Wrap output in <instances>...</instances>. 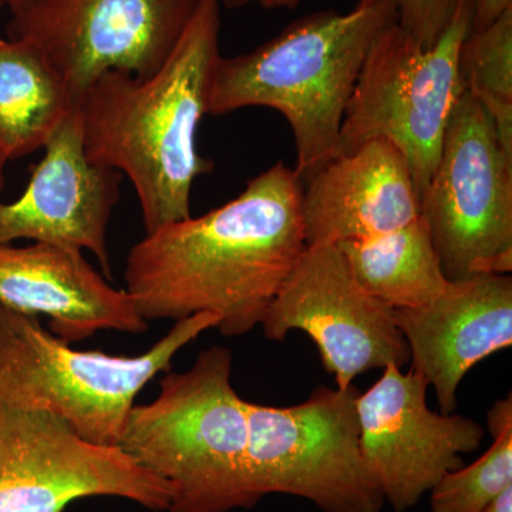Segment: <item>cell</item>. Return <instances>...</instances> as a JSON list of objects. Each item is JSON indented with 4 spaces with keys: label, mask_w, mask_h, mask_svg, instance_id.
Instances as JSON below:
<instances>
[{
    "label": "cell",
    "mask_w": 512,
    "mask_h": 512,
    "mask_svg": "<svg viewBox=\"0 0 512 512\" xmlns=\"http://www.w3.org/2000/svg\"><path fill=\"white\" fill-rule=\"evenodd\" d=\"M302 190L278 161L227 204L146 232L124 269L138 313L147 322L215 313L228 338L261 326L306 251Z\"/></svg>",
    "instance_id": "1"
},
{
    "label": "cell",
    "mask_w": 512,
    "mask_h": 512,
    "mask_svg": "<svg viewBox=\"0 0 512 512\" xmlns=\"http://www.w3.org/2000/svg\"><path fill=\"white\" fill-rule=\"evenodd\" d=\"M221 9L200 0L156 72L104 73L77 100L87 157L130 178L146 232L191 217L192 185L214 170L198 130L221 57Z\"/></svg>",
    "instance_id": "2"
},
{
    "label": "cell",
    "mask_w": 512,
    "mask_h": 512,
    "mask_svg": "<svg viewBox=\"0 0 512 512\" xmlns=\"http://www.w3.org/2000/svg\"><path fill=\"white\" fill-rule=\"evenodd\" d=\"M397 20L394 0L322 10L286 26L252 52L220 57L208 114L279 111L292 128L302 183L332 160L346 107L376 37Z\"/></svg>",
    "instance_id": "3"
},
{
    "label": "cell",
    "mask_w": 512,
    "mask_h": 512,
    "mask_svg": "<svg viewBox=\"0 0 512 512\" xmlns=\"http://www.w3.org/2000/svg\"><path fill=\"white\" fill-rule=\"evenodd\" d=\"M234 353L202 350L167 372L153 402L134 404L119 447L171 488L167 512H231L259 503L248 478L247 400L232 386Z\"/></svg>",
    "instance_id": "4"
},
{
    "label": "cell",
    "mask_w": 512,
    "mask_h": 512,
    "mask_svg": "<svg viewBox=\"0 0 512 512\" xmlns=\"http://www.w3.org/2000/svg\"><path fill=\"white\" fill-rule=\"evenodd\" d=\"M215 313L177 320L138 356L77 350L46 330L39 316L0 305V403L55 414L84 440L117 446L138 394L171 372L173 359L201 333L217 329Z\"/></svg>",
    "instance_id": "5"
},
{
    "label": "cell",
    "mask_w": 512,
    "mask_h": 512,
    "mask_svg": "<svg viewBox=\"0 0 512 512\" xmlns=\"http://www.w3.org/2000/svg\"><path fill=\"white\" fill-rule=\"evenodd\" d=\"M471 26L473 0H457L446 30L430 47L417 43L397 20L387 26L357 77L333 157L370 140L390 141L406 158L421 200L439 163L451 113L466 92L460 49Z\"/></svg>",
    "instance_id": "6"
},
{
    "label": "cell",
    "mask_w": 512,
    "mask_h": 512,
    "mask_svg": "<svg viewBox=\"0 0 512 512\" xmlns=\"http://www.w3.org/2000/svg\"><path fill=\"white\" fill-rule=\"evenodd\" d=\"M355 386H320L289 407L247 402L252 493L285 494L323 512H380L386 504L360 444Z\"/></svg>",
    "instance_id": "7"
},
{
    "label": "cell",
    "mask_w": 512,
    "mask_h": 512,
    "mask_svg": "<svg viewBox=\"0 0 512 512\" xmlns=\"http://www.w3.org/2000/svg\"><path fill=\"white\" fill-rule=\"evenodd\" d=\"M420 217L448 281L511 274L512 158L467 90L448 121Z\"/></svg>",
    "instance_id": "8"
},
{
    "label": "cell",
    "mask_w": 512,
    "mask_h": 512,
    "mask_svg": "<svg viewBox=\"0 0 512 512\" xmlns=\"http://www.w3.org/2000/svg\"><path fill=\"white\" fill-rule=\"evenodd\" d=\"M200 0H23L6 37L35 47L74 99L107 72L147 77L168 59Z\"/></svg>",
    "instance_id": "9"
},
{
    "label": "cell",
    "mask_w": 512,
    "mask_h": 512,
    "mask_svg": "<svg viewBox=\"0 0 512 512\" xmlns=\"http://www.w3.org/2000/svg\"><path fill=\"white\" fill-rule=\"evenodd\" d=\"M90 497L167 512L171 488L120 447L84 440L55 414L0 403V512H64Z\"/></svg>",
    "instance_id": "10"
},
{
    "label": "cell",
    "mask_w": 512,
    "mask_h": 512,
    "mask_svg": "<svg viewBox=\"0 0 512 512\" xmlns=\"http://www.w3.org/2000/svg\"><path fill=\"white\" fill-rule=\"evenodd\" d=\"M261 326L275 342L293 330L305 332L339 389L369 370L410 362L394 309L359 285L338 245L306 247Z\"/></svg>",
    "instance_id": "11"
},
{
    "label": "cell",
    "mask_w": 512,
    "mask_h": 512,
    "mask_svg": "<svg viewBox=\"0 0 512 512\" xmlns=\"http://www.w3.org/2000/svg\"><path fill=\"white\" fill-rule=\"evenodd\" d=\"M429 387L412 367L404 373L387 366L357 397L363 456L396 512L419 504L441 478L464 466L461 456L483 443L484 429L476 420L427 406Z\"/></svg>",
    "instance_id": "12"
},
{
    "label": "cell",
    "mask_w": 512,
    "mask_h": 512,
    "mask_svg": "<svg viewBox=\"0 0 512 512\" xmlns=\"http://www.w3.org/2000/svg\"><path fill=\"white\" fill-rule=\"evenodd\" d=\"M43 150L45 156L33 167L23 194L16 201L0 202V242L29 239L86 249L111 279L107 234L123 174L89 160L77 106Z\"/></svg>",
    "instance_id": "13"
},
{
    "label": "cell",
    "mask_w": 512,
    "mask_h": 512,
    "mask_svg": "<svg viewBox=\"0 0 512 512\" xmlns=\"http://www.w3.org/2000/svg\"><path fill=\"white\" fill-rule=\"evenodd\" d=\"M394 318L409 345L412 369L433 387L440 413H454L467 373L512 345L511 275L448 281L439 298L394 311Z\"/></svg>",
    "instance_id": "14"
},
{
    "label": "cell",
    "mask_w": 512,
    "mask_h": 512,
    "mask_svg": "<svg viewBox=\"0 0 512 512\" xmlns=\"http://www.w3.org/2000/svg\"><path fill=\"white\" fill-rule=\"evenodd\" d=\"M0 305L46 316L50 332L70 345L100 330L138 335L148 329L126 289L111 285L83 251L47 242H0Z\"/></svg>",
    "instance_id": "15"
},
{
    "label": "cell",
    "mask_w": 512,
    "mask_h": 512,
    "mask_svg": "<svg viewBox=\"0 0 512 512\" xmlns=\"http://www.w3.org/2000/svg\"><path fill=\"white\" fill-rule=\"evenodd\" d=\"M302 184L306 247L379 237L420 218L409 164L382 138L333 157Z\"/></svg>",
    "instance_id": "16"
},
{
    "label": "cell",
    "mask_w": 512,
    "mask_h": 512,
    "mask_svg": "<svg viewBox=\"0 0 512 512\" xmlns=\"http://www.w3.org/2000/svg\"><path fill=\"white\" fill-rule=\"evenodd\" d=\"M76 106L72 93L35 47L0 37V163L45 147Z\"/></svg>",
    "instance_id": "17"
},
{
    "label": "cell",
    "mask_w": 512,
    "mask_h": 512,
    "mask_svg": "<svg viewBox=\"0 0 512 512\" xmlns=\"http://www.w3.org/2000/svg\"><path fill=\"white\" fill-rule=\"evenodd\" d=\"M338 247L359 285L394 311L427 305L446 291L448 279L421 217L389 234Z\"/></svg>",
    "instance_id": "18"
},
{
    "label": "cell",
    "mask_w": 512,
    "mask_h": 512,
    "mask_svg": "<svg viewBox=\"0 0 512 512\" xmlns=\"http://www.w3.org/2000/svg\"><path fill=\"white\" fill-rule=\"evenodd\" d=\"M460 72L512 158V9L481 30H470L460 49Z\"/></svg>",
    "instance_id": "19"
},
{
    "label": "cell",
    "mask_w": 512,
    "mask_h": 512,
    "mask_svg": "<svg viewBox=\"0 0 512 512\" xmlns=\"http://www.w3.org/2000/svg\"><path fill=\"white\" fill-rule=\"evenodd\" d=\"M494 441L471 466L450 471L430 491L433 512H484L512 485V399L497 400L487 414Z\"/></svg>",
    "instance_id": "20"
},
{
    "label": "cell",
    "mask_w": 512,
    "mask_h": 512,
    "mask_svg": "<svg viewBox=\"0 0 512 512\" xmlns=\"http://www.w3.org/2000/svg\"><path fill=\"white\" fill-rule=\"evenodd\" d=\"M457 0H394L397 23L423 47L433 46L446 30Z\"/></svg>",
    "instance_id": "21"
},
{
    "label": "cell",
    "mask_w": 512,
    "mask_h": 512,
    "mask_svg": "<svg viewBox=\"0 0 512 512\" xmlns=\"http://www.w3.org/2000/svg\"><path fill=\"white\" fill-rule=\"evenodd\" d=\"M512 9V0H473V26L471 30H481Z\"/></svg>",
    "instance_id": "22"
},
{
    "label": "cell",
    "mask_w": 512,
    "mask_h": 512,
    "mask_svg": "<svg viewBox=\"0 0 512 512\" xmlns=\"http://www.w3.org/2000/svg\"><path fill=\"white\" fill-rule=\"evenodd\" d=\"M484 512H512V485L485 508Z\"/></svg>",
    "instance_id": "23"
},
{
    "label": "cell",
    "mask_w": 512,
    "mask_h": 512,
    "mask_svg": "<svg viewBox=\"0 0 512 512\" xmlns=\"http://www.w3.org/2000/svg\"><path fill=\"white\" fill-rule=\"evenodd\" d=\"M264 9H295L296 6L301 5L305 0H255ZM376 2V0H359V3Z\"/></svg>",
    "instance_id": "24"
},
{
    "label": "cell",
    "mask_w": 512,
    "mask_h": 512,
    "mask_svg": "<svg viewBox=\"0 0 512 512\" xmlns=\"http://www.w3.org/2000/svg\"><path fill=\"white\" fill-rule=\"evenodd\" d=\"M222 8H227L231 10L245 8V6L249 5L251 2H255V0H220Z\"/></svg>",
    "instance_id": "25"
},
{
    "label": "cell",
    "mask_w": 512,
    "mask_h": 512,
    "mask_svg": "<svg viewBox=\"0 0 512 512\" xmlns=\"http://www.w3.org/2000/svg\"><path fill=\"white\" fill-rule=\"evenodd\" d=\"M23 0H0V10L3 8H6L9 10H13L15 8H18L20 3H22Z\"/></svg>",
    "instance_id": "26"
},
{
    "label": "cell",
    "mask_w": 512,
    "mask_h": 512,
    "mask_svg": "<svg viewBox=\"0 0 512 512\" xmlns=\"http://www.w3.org/2000/svg\"><path fill=\"white\" fill-rule=\"evenodd\" d=\"M6 164L0 163V194L5 190L6 177H5Z\"/></svg>",
    "instance_id": "27"
}]
</instances>
